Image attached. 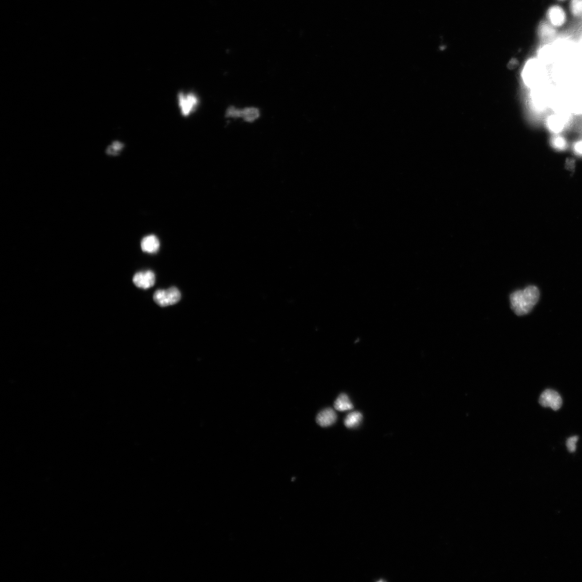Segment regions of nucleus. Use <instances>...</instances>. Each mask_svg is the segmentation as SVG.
Wrapping results in <instances>:
<instances>
[{
    "instance_id": "nucleus-10",
    "label": "nucleus",
    "mask_w": 582,
    "mask_h": 582,
    "mask_svg": "<svg viewBox=\"0 0 582 582\" xmlns=\"http://www.w3.org/2000/svg\"><path fill=\"white\" fill-rule=\"evenodd\" d=\"M337 415L335 411L327 408L321 411L317 417V422L322 427H328L335 423Z\"/></svg>"
},
{
    "instance_id": "nucleus-8",
    "label": "nucleus",
    "mask_w": 582,
    "mask_h": 582,
    "mask_svg": "<svg viewBox=\"0 0 582 582\" xmlns=\"http://www.w3.org/2000/svg\"><path fill=\"white\" fill-rule=\"evenodd\" d=\"M547 18L549 23L555 28H558L564 25L567 20V15L562 7L554 5L548 8Z\"/></svg>"
},
{
    "instance_id": "nucleus-13",
    "label": "nucleus",
    "mask_w": 582,
    "mask_h": 582,
    "mask_svg": "<svg viewBox=\"0 0 582 582\" xmlns=\"http://www.w3.org/2000/svg\"><path fill=\"white\" fill-rule=\"evenodd\" d=\"M556 34L555 28L548 22H541L539 27V35L541 39L545 41H549L554 38Z\"/></svg>"
},
{
    "instance_id": "nucleus-6",
    "label": "nucleus",
    "mask_w": 582,
    "mask_h": 582,
    "mask_svg": "<svg viewBox=\"0 0 582 582\" xmlns=\"http://www.w3.org/2000/svg\"><path fill=\"white\" fill-rule=\"evenodd\" d=\"M178 100L182 115L188 116L195 110L199 104L198 96L193 93L184 94L180 92L178 95Z\"/></svg>"
},
{
    "instance_id": "nucleus-15",
    "label": "nucleus",
    "mask_w": 582,
    "mask_h": 582,
    "mask_svg": "<svg viewBox=\"0 0 582 582\" xmlns=\"http://www.w3.org/2000/svg\"><path fill=\"white\" fill-rule=\"evenodd\" d=\"M334 408L337 411H345L352 410L353 408V405L349 396L345 394H342L338 396L335 401Z\"/></svg>"
},
{
    "instance_id": "nucleus-9",
    "label": "nucleus",
    "mask_w": 582,
    "mask_h": 582,
    "mask_svg": "<svg viewBox=\"0 0 582 582\" xmlns=\"http://www.w3.org/2000/svg\"><path fill=\"white\" fill-rule=\"evenodd\" d=\"M133 281L137 287L144 289L150 288L155 284V274L150 270L137 272L134 275Z\"/></svg>"
},
{
    "instance_id": "nucleus-12",
    "label": "nucleus",
    "mask_w": 582,
    "mask_h": 582,
    "mask_svg": "<svg viewBox=\"0 0 582 582\" xmlns=\"http://www.w3.org/2000/svg\"><path fill=\"white\" fill-rule=\"evenodd\" d=\"M141 247L143 252L155 254L159 249L160 241L155 235L146 236L141 241Z\"/></svg>"
},
{
    "instance_id": "nucleus-18",
    "label": "nucleus",
    "mask_w": 582,
    "mask_h": 582,
    "mask_svg": "<svg viewBox=\"0 0 582 582\" xmlns=\"http://www.w3.org/2000/svg\"><path fill=\"white\" fill-rule=\"evenodd\" d=\"M569 7L572 15L575 17L582 16V0H571Z\"/></svg>"
},
{
    "instance_id": "nucleus-11",
    "label": "nucleus",
    "mask_w": 582,
    "mask_h": 582,
    "mask_svg": "<svg viewBox=\"0 0 582 582\" xmlns=\"http://www.w3.org/2000/svg\"><path fill=\"white\" fill-rule=\"evenodd\" d=\"M234 118L241 117L247 122L252 123L257 120L260 116V111L255 108H247L244 110L235 108L234 110Z\"/></svg>"
},
{
    "instance_id": "nucleus-7",
    "label": "nucleus",
    "mask_w": 582,
    "mask_h": 582,
    "mask_svg": "<svg viewBox=\"0 0 582 582\" xmlns=\"http://www.w3.org/2000/svg\"><path fill=\"white\" fill-rule=\"evenodd\" d=\"M539 403L544 407H549L554 410L560 409L562 405V399L560 395L552 390H547L541 394Z\"/></svg>"
},
{
    "instance_id": "nucleus-22",
    "label": "nucleus",
    "mask_w": 582,
    "mask_h": 582,
    "mask_svg": "<svg viewBox=\"0 0 582 582\" xmlns=\"http://www.w3.org/2000/svg\"><path fill=\"white\" fill-rule=\"evenodd\" d=\"M559 1H564V0H559Z\"/></svg>"
},
{
    "instance_id": "nucleus-4",
    "label": "nucleus",
    "mask_w": 582,
    "mask_h": 582,
    "mask_svg": "<svg viewBox=\"0 0 582 582\" xmlns=\"http://www.w3.org/2000/svg\"><path fill=\"white\" fill-rule=\"evenodd\" d=\"M530 100L534 109L538 112L545 111L552 103V96L545 85L531 90Z\"/></svg>"
},
{
    "instance_id": "nucleus-3",
    "label": "nucleus",
    "mask_w": 582,
    "mask_h": 582,
    "mask_svg": "<svg viewBox=\"0 0 582 582\" xmlns=\"http://www.w3.org/2000/svg\"><path fill=\"white\" fill-rule=\"evenodd\" d=\"M572 122L570 113L565 111H555L549 115L545 121L548 131L553 135L562 134Z\"/></svg>"
},
{
    "instance_id": "nucleus-19",
    "label": "nucleus",
    "mask_w": 582,
    "mask_h": 582,
    "mask_svg": "<svg viewBox=\"0 0 582 582\" xmlns=\"http://www.w3.org/2000/svg\"><path fill=\"white\" fill-rule=\"evenodd\" d=\"M124 148V144L119 141H115L112 142V144L108 147L107 149V153L109 155L116 156Z\"/></svg>"
},
{
    "instance_id": "nucleus-5",
    "label": "nucleus",
    "mask_w": 582,
    "mask_h": 582,
    "mask_svg": "<svg viewBox=\"0 0 582 582\" xmlns=\"http://www.w3.org/2000/svg\"><path fill=\"white\" fill-rule=\"evenodd\" d=\"M181 298L180 290L175 287L167 289H158L153 296L154 301L161 307L176 304L180 301Z\"/></svg>"
},
{
    "instance_id": "nucleus-17",
    "label": "nucleus",
    "mask_w": 582,
    "mask_h": 582,
    "mask_svg": "<svg viewBox=\"0 0 582 582\" xmlns=\"http://www.w3.org/2000/svg\"><path fill=\"white\" fill-rule=\"evenodd\" d=\"M552 48L548 45L545 46L539 52V60L544 64L551 62L553 60V54Z\"/></svg>"
},
{
    "instance_id": "nucleus-16",
    "label": "nucleus",
    "mask_w": 582,
    "mask_h": 582,
    "mask_svg": "<svg viewBox=\"0 0 582 582\" xmlns=\"http://www.w3.org/2000/svg\"><path fill=\"white\" fill-rule=\"evenodd\" d=\"M362 415L359 411H354L348 415L344 421L345 426L347 428H352L358 427L361 423Z\"/></svg>"
},
{
    "instance_id": "nucleus-21",
    "label": "nucleus",
    "mask_w": 582,
    "mask_h": 582,
    "mask_svg": "<svg viewBox=\"0 0 582 582\" xmlns=\"http://www.w3.org/2000/svg\"><path fill=\"white\" fill-rule=\"evenodd\" d=\"M572 149L575 155L582 157V137L573 143Z\"/></svg>"
},
{
    "instance_id": "nucleus-2",
    "label": "nucleus",
    "mask_w": 582,
    "mask_h": 582,
    "mask_svg": "<svg viewBox=\"0 0 582 582\" xmlns=\"http://www.w3.org/2000/svg\"><path fill=\"white\" fill-rule=\"evenodd\" d=\"M545 65L537 59H530L525 63L522 72V77L524 84L531 90L545 85L547 77Z\"/></svg>"
},
{
    "instance_id": "nucleus-14",
    "label": "nucleus",
    "mask_w": 582,
    "mask_h": 582,
    "mask_svg": "<svg viewBox=\"0 0 582 582\" xmlns=\"http://www.w3.org/2000/svg\"><path fill=\"white\" fill-rule=\"evenodd\" d=\"M550 144L557 151H564L568 148V141L562 134L553 135L550 139Z\"/></svg>"
},
{
    "instance_id": "nucleus-1",
    "label": "nucleus",
    "mask_w": 582,
    "mask_h": 582,
    "mask_svg": "<svg viewBox=\"0 0 582 582\" xmlns=\"http://www.w3.org/2000/svg\"><path fill=\"white\" fill-rule=\"evenodd\" d=\"M539 297V290L535 286L516 290L510 296L511 309L518 316L526 315L538 303Z\"/></svg>"
},
{
    "instance_id": "nucleus-20",
    "label": "nucleus",
    "mask_w": 582,
    "mask_h": 582,
    "mask_svg": "<svg viewBox=\"0 0 582 582\" xmlns=\"http://www.w3.org/2000/svg\"><path fill=\"white\" fill-rule=\"evenodd\" d=\"M578 438L577 436H572L568 439L566 446H567L568 451L570 452H574L576 450V443L578 441Z\"/></svg>"
}]
</instances>
